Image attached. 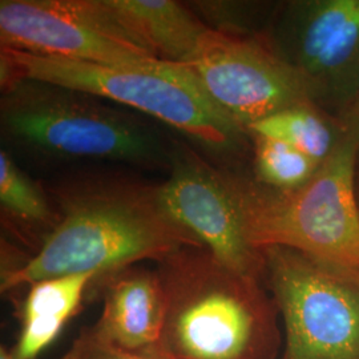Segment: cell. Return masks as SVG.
I'll use <instances>...</instances> for the list:
<instances>
[{"mask_svg":"<svg viewBox=\"0 0 359 359\" xmlns=\"http://www.w3.org/2000/svg\"><path fill=\"white\" fill-rule=\"evenodd\" d=\"M187 65L210 100L245 130L287 108L313 104L304 80L266 39L209 27Z\"/></svg>","mask_w":359,"mask_h":359,"instance_id":"ba28073f","label":"cell"},{"mask_svg":"<svg viewBox=\"0 0 359 359\" xmlns=\"http://www.w3.org/2000/svg\"><path fill=\"white\" fill-rule=\"evenodd\" d=\"M165 317L154 359H276V310L258 280L222 265L204 246L158 262Z\"/></svg>","mask_w":359,"mask_h":359,"instance_id":"7a4b0ae2","label":"cell"},{"mask_svg":"<svg viewBox=\"0 0 359 359\" xmlns=\"http://www.w3.org/2000/svg\"><path fill=\"white\" fill-rule=\"evenodd\" d=\"M95 274H69L29 285L23 311L22 332L13 351L15 359H35L62 333L76 313Z\"/></svg>","mask_w":359,"mask_h":359,"instance_id":"4fadbf2b","label":"cell"},{"mask_svg":"<svg viewBox=\"0 0 359 359\" xmlns=\"http://www.w3.org/2000/svg\"><path fill=\"white\" fill-rule=\"evenodd\" d=\"M168 215L192 233L228 269L259 280L265 273L262 252L249 244L225 173L188 148L172 154L169 179L157 187Z\"/></svg>","mask_w":359,"mask_h":359,"instance_id":"30bf717a","label":"cell"},{"mask_svg":"<svg viewBox=\"0 0 359 359\" xmlns=\"http://www.w3.org/2000/svg\"><path fill=\"white\" fill-rule=\"evenodd\" d=\"M358 197H359V188H358Z\"/></svg>","mask_w":359,"mask_h":359,"instance_id":"ffe728a7","label":"cell"},{"mask_svg":"<svg viewBox=\"0 0 359 359\" xmlns=\"http://www.w3.org/2000/svg\"><path fill=\"white\" fill-rule=\"evenodd\" d=\"M103 283V311L90 329L112 345L154 359L165 317L158 271L130 266L104 276Z\"/></svg>","mask_w":359,"mask_h":359,"instance_id":"8fae6325","label":"cell"},{"mask_svg":"<svg viewBox=\"0 0 359 359\" xmlns=\"http://www.w3.org/2000/svg\"><path fill=\"white\" fill-rule=\"evenodd\" d=\"M358 152V139L346 128L314 176L287 191L225 173L249 244L359 270Z\"/></svg>","mask_w":359,"mask_h":359,"instance_id":"3957f363","label":"cell"},{"mask_svg":"<svg viewBox=\"0 0 359 359\" xmlns=\"http://www.w3.org/2000/svg\"><path fill=\"white\" fill-rule=\"evenodd\" d=\"M0 359H15V357H13L11 350L1 346V348H0Z\"/></svg>","mask_w":359,"mask_h":359,"instance_id":"d6986e66","label":"cell"},{"mask_svg":"<svg viewBox=\"0 0 359 359\" xmlns=\"http://www.w3.org/2000/svg\"><path fill=\"white\" fill-rule=\"evenodd\" d=\"M1 48L105 65L163 60L118 22L107 0H1Z\"/></svg>","mask_w":359,"mask_h":359,"instance_id":"52a82bcc","label":"cell"},{"mask_svg":"<svg viewBox=\"0 0 359 359\" xmlns=\"http://www.w3.org/2000/svg\"><path fill=\"white\" fill-rule=\"evenodd\" d=\"M0 203L7 216L25 224L52 222L53 215L44 194L6 152L0 154Z\"/></svg>","mask_w":359,"mask_h":359,"instance_id":"2e32d148","label":"cell"},{"mask_svg":"<svg viewBox=\"0 0 359 359\" xmlns=\"http://www.w3.org/2000/svg\"><path fill=\"white\" fill-rule=\"evenodd\" d=\"M118 22L163 62L187 65L209 27L173 0H107Z\"/></svg>","mask_w":359,"mask_h":359,"instance_id":"7c38bea8","label":"cell"},{"mask_svg":"<svg viewBox=\"0 0 359 359\" xmlns=\"http://www.w3.org/2000/svg\"><path fill=\"white\" fill-rule=\"evenodd\" d=\"M270 44L304 80L314 105L338 120L346 115L359 96V0L290 3Z\"/></svg>","mask_w":359,"mask_h":359,"instance_id":"9c48e42d","label":"cell"},{"mask_svg":"<svg viewBox=\"0 0 359 359\" xmlns=\"http://www.w3.org/2000/svg\"><path fill=\"white\" fill-rule=\"evenodd\" d=\"M62 359H154L144 354L133 353L123 347L116 346L99 335L92 329H84L74 344L67 350Z\"/></svg>","mask_w":359,"mask_h":359,"instance_id":"e0dca14e","label":"cell"},{"mask_svg":"<svg viewBox=\"0 0 359 359\" xmlns=\"http://www.w3.org/2000/svg\"><path fill=\"white\" fill-rule=\"evenodd\" d=\"M62 205L63 217L38 253L1 273V293L69 274L100 278L139 261L161 262L182 248L203 246L168 215L157 188L87 189L67 194Z\"/></svg>","mask_w":359,"mask_h":359,"instance_id":"6da1fadb","label":"cell"},{"mask_svg":"<svg viewBox=\"0 0 359 359\" xmlns=\"http://www.w3.org/2000/svg\"><path fill=\"white\" fill-rule=\"evenodd\" d=\"M1 86L32 80L128 105L216 148H226L245 129L206 95L191 67L105 65L1 48Z\"/></svg>","mask_w":359,"mask_h":359,"instance_id":"277c9868","label":"cell"},{"mask_svg":"<svg viewBox=\"0 0 359 359\" xmlns=\"http://www.w3.org/2000/svg\"><path fill=\"white\" fill-rule=\"evenodd\" d=\"M1 126L15 142L62 157L154 163L161 147L133 117L93 102L90 95L20 80L3 87Z\"/></svg>","mask_w":359,"mask_h":359,"instance_id":"5b68a950","label":"cell"},{"mask_svg":"<svg viewBox=\"0 0 359 359\" xmlns=\"http://www.w3.org/2000/svg\"><path fill=\"white\" fill-rule=\"evenodd\" d=\"M246 132L252 136L281 140L322 164L342 140L346 127L317 105L305 104L258 120Z\"/></svg>","mask_w":359,"mask_h":359,"instance_id":"5bb4252c","label":"cell"},{"mask_svg":"<svg viewBox=\"0 0 359 359\" xmlns=\"http://www.w3.org/2000/svg\"><path fill=\"white\" fill-rule=\"evenodd\" d=\"M255 168L259 184L274 189H294L314 176L321 164L294 147L276 139L253 136Z\"/></svg>","mask_w":359,"mask_h":359,"instance_id":"9a60e30c","label":"cell"},{"mask_svg":"<svg viewBox=\"0 0 359 359\" xmlns=\"http://www.w3.org/2000/svg\"><path fill=\"white\" fill-rule=\"evenodd\" d=\"M261 252L285 327L278 359H359V270L287 248Z\"/></svg>","mask_w":359,"mask_h":359,"instance_id":"8992f818","label":"cell"},{"mask_svg":"<svg viewBox=\"0 0 359 359\" xmlns=\"http://www.w3.org/2000/svg\"><path fill=\"white\" fill-rule=\"evenodd\" d=\"M341 121L345 124V127L351 129L354 135L357 136L359 144V96L355 103L351 105V108L346 112V115L341 118ZM358 185H359V152H358Z\"/></svg>","mask_w":359,"mask_h":359,"instance_id":"ac0fdd59","label":"cell"}]
</instances>
